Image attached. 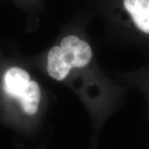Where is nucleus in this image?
Segmentation results:
<instances>
[{
	"label": "nucleus",
	"instance_id": "20e7f679",
	"mask_svg": "<svg viewBox=\"0 0 149 149\" xmlns=\"http://www.w3.org/2000/svg\"><path fill=\"white\" fill-rule=\"evenodd\" d=\"M16 1H21L23 3H31V2H35V1H37V0H16Z\"/></svg>",
	"mask_w": 149,
	"mask_h": 149
},
{
	"label": "nucleus",
	"instance_id": "7ed1b4c3",
	"mask_svg": "<svg viewBox=\"0 0 149 149\" xmlns=\"http://www.w3.org/2000/svg\"><path fill=\"white\" fill-rule=\"evenodd\" d=\"M124 6L136 26L149 34V0H124Z\"/></svg>",
	"mask_w": 149,
	"mask_h": 149
},
{
	"label": "nucleus",
	"instance_id": "f257e3e1",
	"mask_svg": "<svg viewBox=\"0 0 149 149\" xmlns=\"http://www.w3.org/2000/svg\"><path fill=\"white\" fill-rule=\"evenodd\" d=\"M0 86L6 102L20 116H37L42 107V91L29 71L19 66L8 67L3 72Z\"/></svg>",
	"mask_w": 149,
	"mask_h": 149
},
{
	"label": "nucleus",
	"instance_id": "f03ea898",
	"mask_svg": "<svg viewBox=\"0 0 149 149\" xmlns=\"http://www.w3.org/2000/svg\"><path fill=\"white\" fill-rule=\"evenodd\" d=\"M92 50L85 41L75 35H68L59 46L50 49L46 57V71L56 81H62L74 68H82L90 62Z\"/></svg>",
	"mask_w": 149,
	"mask_h": 149
}]
</instances>
